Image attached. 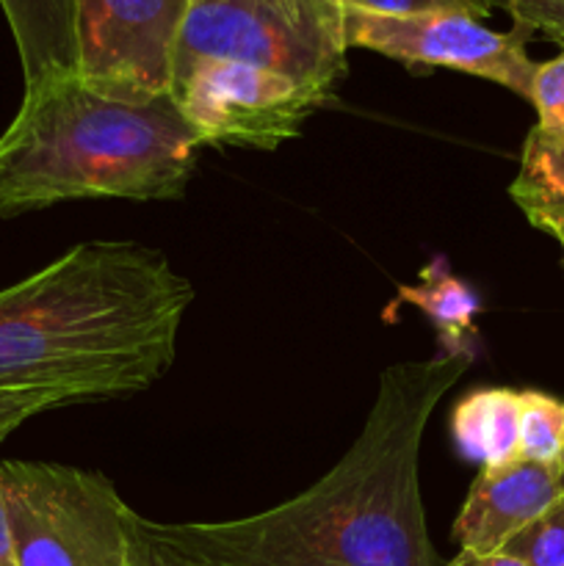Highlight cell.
Returning a JSON list of instances; mask_svg holds the SVG:
<instances>
[{
    "mask_svg": "<svg viewBox=\"0 0 564 566\" xmlns=\"http://www.w3.org/2000/svg\"><path fill=\"white\" fill-rule=\"evenodd\" d=\"M512 14L514 25L540 31L553 42L564 44V0H495Z\"/></svg>",
    "mask_w": 564,
    "mask_h": 566,
    "instance_id": "ac0fdd59",
    "label": "cell"
},
{
    "mask_svg": "<svg viewBox=\"0 0 564 566\" xmlns=\"http://www.w3.org/2000/svg\"><path fill=\"white\" fill-rule=\"evenodd\" d=\"M188 6L191 0H72L77 77L122 103L171 94Z\"/></svg>",
    "mask_w": 564,
    "mask_h": 566,
    "instance_id": "8992f818",
    "label": "cell"
},
{
    "mask_svg": "<svg viewBox=\"0 0 564 566\" xmlns=\"http://www.w3.org/2000/svg\"><path fill=\"white\" fill-rule=\"evenodd\" d=\"M202 147L276 149L330 99L291 77L238 61H205L171 88Z\"/></svg>",
    "mask_w": 564,
    "mask_h": 566,
    "instance_id": "52a82bcc",
    "label": "cell"
},
{
    "mask_svg": "<svg viewBox=\"0 0 564 566\" xmlns=\"http://www.w3.org/2000/svg\"><path fill=\"white\" fill-rule=\"evenodd\" d=\"M348 9L374 11V14L415 17V14H464L481 20L492 14L495 0H343Z\"/></svg>",
    "mask_w": 564,
    "mask_h": 566,
    "instance_id": "2e32d148",
    "label": "cell"
},
{
    "mask_svg": "<svg viewBox=\"0 0 564 566\" xmlns=\"http://www.w3.org/2000/svg\"><path fill=\"white\" fill-rule=\"evenodd\" d=\"M451 434L464 459L481 470L509 468L520 459V390L481 387L453 407Z\"/></svg>",
    "mask_w": 564,
    "mask_h": 566,
    "instance_id": "7c38bea8",
    "label": "cell"
},
{
    "mask_svg": "<svg viewBox=\"0 0 564 566\" xmlns=\"http://www.w3.org/2000/svg\"><path fill=\"white\" fill-rule=\"evenodd\" d=\"M194 296L158 249L77 243L0 291V392L59 407L136 396L175 363Z\"/></svg>",
    "mask_w": 564,
    "mask_h": 566,
    "instance_id": "7a4b0ae2",
    "label": "cell"
},
{
    "mask_svg": "<svg viewBox=\"0 0 564 566\" xmlns=\"http://www.w3.org/2000/svg\"><path fill=\"white\" fill-rule=\"evenodd\" d=\"M446 566H525L518 558L506 556V553H490V556H481V553L459 551Z\"/></svg>",
    "mask_w": 564,
    "mask_h": 566,
    "instance_id": "44dd1931",
    "label": "cell"
},
{
    "mask_svg": "<svg viewBox=\"0 0 564 566\" xmlns=\"http://www.w3.org/2000/svg\"><path fill=\"white\" fill-rule=\"evenodd\" d=\"M202 149L171 94L122 103L77 75L33 83L0 133V219L81 199H180Z\"/></svg>",
    "mask_w": 564,
    "mask_h": 566,
    "instance_id": "3957f363",
    "label": "cell"
},
{
    "mask_svg": "<svg viewBox=\"0 0 564 566\" xmlns=\"http://www.w3.org/2000/svg\"><path fill=\"white\" fill-rule=\"evenodd\" d=\"M127 566H202L194 558L182 556L175 547L164 545L160 539L149 536L142 525V514L133 517V547Z\"/></svg>",
    "mask_w": 564,
    "mask_h": 566,
    "instance_id": "d6986e66",
    "label": "cell"
},
{
    "mask_svg": "<svg viewBox=\"0 0 564 566\" xmlns=\"http://www.w3.org/2000/svg\"><path fill=\"white\" fill-rule=\"evenodd\" d=\"M48 409H59V403L42 392H0V446L25 420L48 412Z\"/></svg>",
    "mask_w": 564,
    "mask_h": 566,
    "instance_id": "ffe728a7",
    "label": "cell"
},
{
    "mask_svg": "<svg viewBox=\"0 0 564 566\" xmlns=\"http://www.w3.org/2000/svg\"><path fill=\"white\" fill-rule=\"evenodd\" d=\"M501 553L525 566H564V497L529 528L512 536Z\"/></svg>",
    "mask_w": 564,
    "mask_h": 566,
    "instance_id": "9a60e30c",
    "label": "cell"
},
{
    "mask_svg": "<svg viewBox=\"0 0 564 566\" xmlns=\"http://www.w3.org/2000/svg\"><path fill=\"white\" fill-rule=\"evenodd\" d=\"M473 357L437 354L382 370L363 431L313 486L224 523H153L149 536L202 566H437L420 497V446Z\"/></svg>",
    "mask_w": 564,
    "mask_h": 566,
    "instance_id": "6da1fadb",
    "label": "cell"
},
{
    "mask_svg": "<svg viewBox=\"0 0 564 566\" xmlns=\"http://www.w3.org/2000/svg\"><path fill=\"white\" fill-rule=\"evenodd\" d=\"M341 0H191L175 48L171 88L205 61H238L332 99L346 75Z\"/></svg>",
    "mask_w": 564,
    "mask_h": 566,
    "instance_id": "277c9868",
    "label": "cell"
},
{
    "mask_svg": "<svg viewBox=\"0 0 564 566\" xmlns=\"http://www.w3.org/2000/svg\"><path fill=\"white\" fill-rule=\"evenodd\" d=\"M0 566H14V547H11V531L3 501H0Z\"/></svg>",
    "mask_w": 564,
    "mask_h": 566,
    "instance_id": "7402d4cb",
    "label": "cell"
},
{
    "mask_svg": "<svg viewBox=\"0 0 564 566\" xmlns=\"http://www.w3.org/2000/svg\"><path fill=\"white\" fill-rule=\"evenodd\" d=\"M341 3H343V0H341Z\"/></svg>",
    "mask_w": 564,
    "mask_h": 566,
    "instance_id": "484cf974",
    "label": "cell"
},
{
    "mask_svg": "<svg viewBox=\"0 0 564 566\" xmlns=\"http://www.w3.org/2000/svg\"><path fill=\"white\" fill-rule=\"evenodd\" d=\"M14 566H127L133 512L105 475L55 462H0Z\"/></svg>",
    "mask_w": 564,
    "mask_h": 566,
    "instance_id": "5b68a950",
    "label": "cell"
},
{
    "mask_svg": "<svg viewBox=\"0 0 564 566\" xmlns=\"http://www.w3.org/2000/svg\"><path fill=\"white\" fill-rule=\"evenodd\" d=\"M558 238V243H562V249H564V235H556Z\"/></svg>",
    "mask_w": 564,
    "mask_h": 566,
    "instance_id": "603a6c76",
    "label": "cell"
},
{
    "mask_svg": "<svg viewBox=\"0 0 564 566\" xmlns=\"http://www.w3.org/2000/svg\"><path fill=\"white\" fill-rule=\"evenodd\" d=\"M346 11L348 48L374 50L409 66H442L464 75L484 77L520 97H531L536 61L525 53L531 31H490L481 20L464 14L390 17L374 11Z\"/></svg>",
    "mask_w": 564,
    "mask_h": 566,
    "instance_id": "ba28073f",
    "label": "cell"
},
{
    "mask_svg": "<svg viewBox=\"0 0 564 566\" xmlns=\"http://www.w3.org/2000/svg\"><path fill=\"white\" fill-rule=\"evenodd\" d=\"M529 99L536 108V125L564 127V44L556 59L536 66Z\"/></svg>",
    "mask_w": 564,
    "mask_h": 566,
    "instance_id": "e0dca14e",
    "label": "cell"
},
{
    "mask_svg": "<svg viewBox=\"0 0 564 566\" xmlns=\"http://www.w3.org/2000/svg\"><path fill=\"white\" fill-rule=\"evenodd\" d=\"M562 497V473L545 464L518 459L509 468L479 470L453 523V539L462 551L481 556L501 553L512 536L529 528Z\"/></svg>",
    "mask_w": 564,
    "mask_h": 566,
    "instance_id": "9c48e42d",
    "label": "cell"
},
{
    "mask_svg": "<svg viewBox=\"0 0 564 566\" xmlns=\"http://www.w3.org/2000/svg\"><path fill=\"white\" fill-rule=\"evenodd\" d=\"M401 304L420 310L435 326L442 354L473 357L476 315L481 313V298L464 280L448 269L446 258H435L418 274V285H398L396 296L387 304L385 318Z\"/></svg>",
    "mask_w": 564,
    "mask_h": 566,
    "instance_id": "8fae6325",
    "label": "cell"
},
{
    "mask_svg": "<svg viewBox=\"0 0 564 566\" xmlns=\"http://www.w3.org/2000/svg\"><path fill=\"white\" fill-rule=\"evenodd\" d=\"M25 86L61 75H77L75 11L72 0H0Z\"/></svg>",
    "mask_w": 564,
    "mask_h": 566,
    "instance_id": "30bf717a",
    "label": "cell"
},
{
    "mask_svg": "<svg viewBox=\"0 0 564 566\" xmlns=\"http://www.w3.org/2000/svg\"><path fill=\"white\" fill-rule=\"evenodd\" d=\"M562 486H564V475H562Z\"/></svg>",
    "mask_w": 564,
    "mask_h": 566,
    "instance_id": "d4e9b609",
    "label": "cell"
},
{
    "mask_svg": "<svg viewBox=\"0 0 564 566\" xmlns=\"http://www.w3.org/2000/svg\"><path fill=\"white\" fill-rule=\"evenodd\" d=\"M520 459L564 475V401L540 390H520Z\"/></svg>",
    "mask_w": 564,
    "mask_h": 566,
    "instance_id": "5bb4252c",
    "label": "cell"
},
{
    "mask_svg": "<svg viewBox=\"0 0 564 566\" xmlns=\"http://www.w3.org/2000/svg\"><path fill=\"white\" fill-rule=\"evenodd\" d=\"M556 235H564V230H562V232H556Z\"/></svg>",
    "mask_w": 564,
    "mask_h": 566,
    "instance_id": "cb8c5ba5",
    "label": "cell"
},
{
    "mask_svg": "<svg viewBox=\"0 0 564 566\" xmlns=\"http://www.w3.org/2000/svg\"><path fill=\"white\" fill-rule=\"evenodd\" d=\"M509 193L536 230H564V127H531Z\"/></svg>",
    "mask_w": 564,
    "mask_h": 566,
    "instance_id": "4fadbf2b",
    "label": "cell"
}]
</instances>
